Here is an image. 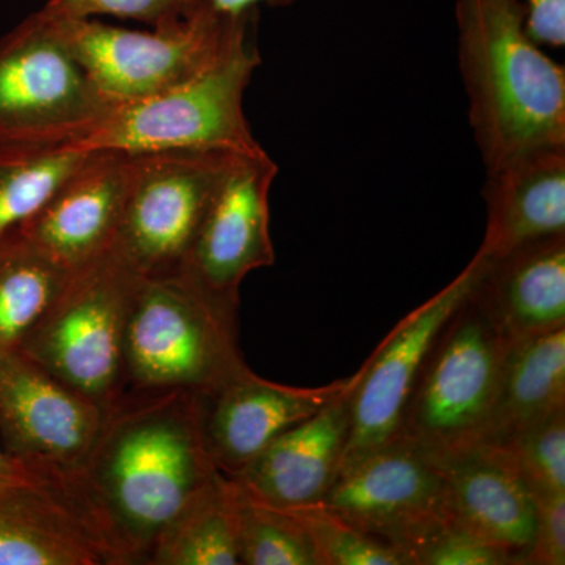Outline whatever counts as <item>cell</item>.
<instances>
[{
  "label": "cell",
  "instance_id": "6da1fadb",
  "mask_svg": "<svg viewBox=\"0 0 565 565\" xmlns=\"http://www.w3.org/2000/svg\"><path fill=\"white\" fill-rule=\"evenodd\" d=\"M222 473L196 394L122 393L68 486L120 565L148 564L156 542Z\"/></svg>",
  "mask_w": 565,
  "mask_h": 565
},
{
  "label": "cell",
  "instance_id": "7a4b0ae2",
  "mask_svg": "<svg viewBox=\"0 0 565 565\" xmlns=\"http://www.w3.org/2000/svg\"><path fill=\"white\" fill-rule=\"evenodd\" d=\"M457 58L486 172L565 147V68L526 31L519 0H456Z\"/></svg>",
  "mask_w": 565,
  "mask_h": 565
},
{
  "label": "cell",
  "instance_id": "3957f363",
  "mask_svg": "<svg viewBox=\"0 0 565 565\" xmlns=\"http://www.w3.org/2000/svg\"><path fill=\"white\" fill-rule=\"evenodd\" d=\"M237 308L184 270L139 277L125 330V393L203 396L247 367Z\"/></svg>",
  "mask_w": 565,
  "mask_h": 565
},
{
  "label": "cell",
  "instance_id": "277c9868",
  "mask_svg": "<svg viewBox=\"0 0 565 565\" xmlns=\"http://www.w3.org/2000/svg\"><path fill=\"white\" fill-rule=\"evenodd\" d=\"M51 18L96 88L117 106L170 90L225 61L256 39L259 11L223 13L207 3L192 17L151 31Z\"/></svg>",
  "mask_w": 565,
  "mask_h": 565
},
{
  "label": "cell",
  "instance_id": "5b68a950",
  "mask_svg": "<svg viewBox=\"0 0 565 565\" xmlns=\"http://www.w3.org/2000/svg\"><path fill=\"white\" fill-rule=\"evenodd\" d=\"M262 65L253 39L195 79L139 102L111 106L103 121L77 141L74 151L126 154L174 150L266 151L252 131L244 99Z\"/></svg>",
  "mask_w": 565,
  "mask_h": 565
},
{
  "label": "cell",
  "instance_id": "8992f818",
  "mask_svg": "<svg viewBox=\"0 0 565 565\" xmlns=\"http://www.w3.org/2000/svg\"><path fill=\"white\" fill-rule=\"evenodd\" d=\"M512 340L468 292L424 356L399 437L429 455L481 444Z\"/></svg>",
  "mask_w": 565,
  "mask_h": 565
},
{
  "label": "cell",
  "instance_id": "52a82bcc",
  "mask_svg": "<svg viewBox=\"0 0 565 565\" xmlns=\"http://www.w3.org/2000/svg\"><path fill=\"white\" fill-rule=\"evenodd\" d=\"M139 275L111 247L68 285L17 351L109 411L125 393V330Z\"/></svg>",
  "mask_w": 565,
  "mask_h": 565
},
{
  "label": "cell",
  "instance_id": "ba28073f",
  "mask_svg": "<svg viewBox=\"0 0 565 565\" xmlns=\"http://www.w3.org/2000/svg\"><path fill=\"white\" fill-rule=\"evenodd\" d=\"M110 109L43 10L0 36V143L71 150Z\"/></svg>",
  "mask_w": 565,
  "mask_h": 565
},
{
  "label": "cell",
  "instance_id": "9c48e42d",
  "mask_svg": "<svg viewBox=\"0 0 565 565\" xmlns=\"http://www.w3.org/2000/svg\"><path fill=\"white\" fill-rule=\"evenodd\" d=\"M234 154L174 150L131 156L128 192L111 247L139 277L181 273Z\"/></svg>",
  "mask_w": 565,
  "mask_h": 565
},
{
  "label": "cell",
  "instance_id": "30bf717a",
  "mask_svg": "<svg viewBox=\"0 0 565 565\" xmlns=\"http://www.w3.org/2000/svg\"><path fill=\"white\" fill-rule=\"evenodd\" d=\"M316 505L401 550L414 565L419 550L451 519L440 468L404 437L344 465Z\"/></svg>",
  "mask_w": 565,
  "mask_h": 565
},
{
  "label": "cell",
  "instance_id": "8fae6325",
  "mask_svg": "<svg viewBox=\"0 0 565 565\" xmlns=\"http://www.w3.org/2000/svg\"><path fill=\"white\" fill-rule=\"evenodd\" d=\"M106 415L24 353L0 352V444L35 473L68 484Z\"/></svg>",
  "mask_w": 565,
  "mask_h": 565
},
{
  "label": "cell",
  "instance_id": "7c38bea8",
  "mask_svg": "<svg viewBox=\"0 0 565 565\" xmlns=\"http://www.w3.org/2000/svg\"><path fill=\"white\" fill-rule=\"evenodd\" d=\"M482 264L484 256L476 252L462 273L405 316L356 371L349 393L351 429L341 468L399 437L405 405L424 356L449 316L473 289Z\"/></svg>",
  "mask_w": 565,
  "mask_h": 565
},
{
  "label": "cell",
  "instance_id": "4fadbf2b",
  "mask_svg": "<svg viewBox=\"0 0 565 565\" xmlns=\"http://www.w3.org/2000/svg\"><path fill=\"white\" fill-rule=\"evenodd\" d=\"M278 174L269 152L234 154L182 270L210 291L239 302L241 282L274 266L270 191Z\"/></svg>",
  "mask_w": 565,
  "mask_h": 565
},
{
  "label": "cell",
  "instance_id": "5bb4252c",
  "mask_svg": "<svg viewBox=\"0 0 565 565\" xmlns=\"http://www.w3.org/2000/svg\"><path fill=\"white\" fill-rule=\"evenodd\" d=\"M349 381L299 388L266 381L247 366L214 392L196 396L212 462L226 478H236L281 434L329 404Z\"/></svg>",
  "mask_w": 565,
  "mask_h": 565
},
{
  "label": "cell",
  "instance_id": "9a60e30c",
  "mask_svg": "<svg viewBox=\"0 0 565 565\" xmlns=\"http://www.w3.org/2000/svg\"><path fill=\"white\" fill-rule=\"evenodd\" d=\"M131 156L87 152L18 232L70 270L109 250L120 226Z\"/></svg>",
  "mask_w": 565,
  "mask_h": 565
},
{
  "label": "cell",
  "instance_id": "2e32d148",
  "mask_svg": "<svg viewBox=\"0 0 565 565\" xmlns=\"http://www.w3.org/2000/svg\"><path fill=\"white\" fill-rule=\"evenodd\" d=\"M430 456L444 475L449 516L504 550L512 565H525L537 505L511 452L475 444Z\"/></svg>",
  "mask_w": 565,
  "mask_h": 565
},
{
  "label": "cell",
  "instance_id": "e0dca14e",
  "mask_svg": "<svg viewBox=\"0 0 565 565\" xmlns=\"http://www.w3.org/2000/svg\"><path fill=\"white\" fill-rule=\"evenodd\" d=\"M353 384L355 374L321 411L281 434L233 478L241 492L282 511L321 503L343 462L351 429L349 393Z\"/></svg>",
  "mask_w": 565,
  "mask_h": 565
},
{
  "label": "cell",
  "instance_id": "ac0fdd59",
  "mask_svg": "<svg viewBox=\"0 0 565 565\" xmlns=\"http://www.w3.org/2000/svg\"><path fill=\"white\" fill-rule=\"evenodd\" d=\"M0 565H120L63 482L41 478L0 490Z\"/></svg>",
  "mask_w": 565,
  "mask_h": 565
},
{
  "label": "cell",
  "instance_id": "d6986e66",
  "mask_svg": "<svg viewBox=\"0 0 565 565\" xmlns=\"http://www.w3.org/2000/svg\"><path fill=\"white\" fill-rule=\"evenodd\" d=\"M482 199L484 258L565 236V147L525 152L486 172Z\"/></svg>",
  "mask_w": 565,
  "mask_h": 565
},
{
  "label": "cell",
  "instance_id": "ffe728a7",
  "mask_svg": "<svg viewBox=\"0 0 565 565\" xmlns=\"http://www.w3.org/2000/svg\"><path fill=\"white\" fill-rule=\"evenodd\" d=\"M471 294L509 340L565 327V236L484 258Z\"/></svg>",
  "mask_w": 565,
  "mask_h": 565
},
{
  "label": "cell",
  "instance_id": "44dd1931",
  "mask_svg": "<svg viewBox=\"0 0 565 565\" xmlns=\"http://www.w3.org/2000/svg\"><path fill=\"white\" fill-rule=\"evenodd\" d=\"M565 408V327L512 341L481 444L504 445Z\"/></svg>",
  "mask_w": 565,
  "mask_h": 565
},
{
  "label": "cell",
  "instance_id": "7402d4cb",
  "mask_svg": "<svg viewBox=\"0 0 565 565\" xmlns=\"http://www.w3.org/2000/svg\"><path fill=\"white\" fill-rule=\"evenodd\" d=\"M71 274L18 230L0 239V352L20 348L57 302Z\"/></svg>",
  "mask_w": 565,
  "mask_h": 565
},
{
  "label": "cell",
  "instance_id": "603a6c76",
  "mask_svg": "<svg viewBox=\"0 0 565 565\" xmlns=\"http://www.w3.org/2000/svg\"><path fill=\"white\" fill-rule=\"evenodd\" d=\"M150 565H241V490L222 475L163 531Z\"/></svg>",
  "mask_w": 565,
  "mask_h": 565
},
{
  "label": "cell",
  "instance_id": "cb8c5ba5",
  "mask_svg": "<svg viewBox=\"0 0 565 565\" xmlns=\"http://www.w3.org/2000/svg\"><path fill=\"white\" fill-rule=\"evenodd\" d=\"M85 156L66 148L0 143V239L31 221Z\"/></svg>",
  "mask_w": 565,
  "mask_h": 565
},
{
  "label": "cell",
  "instance_id": "d4e9b609",
  "mask_svg": "<svg viewBox=\"0 0 565 565\" xmlns=\"http://www.w3.org/2000/svg\"><path fill=\"white\" fill-rule=\"evenodd\" d=\"M241 565H321V559L296 512L270 508L241 492Z\"/></svg>",
  "mask_w": 565,
  "mask_h": 565
},
{
  "label": "cell",
  "instance_id": "484cf974",
  "mask_svg": "<svg viewBox=\"0 0 565 565\" xmlns=\"http://www.w3.org/2000/svg\"><path fill=\"white\" fill-rule=\"evenodd\" d=\"M504 446L535 497L565 493V408L520 430Z\"/></svg>",
  "mask_w": 565,
  "mask_h": 565
},
{
  "label": "cell",
  "instance_id": "4316f807",
  "mask_svg": "<svg viewBox=\"0 0 565 565\" xmlns=\"http://www.w3.org/2000/svg\"><path fill=\"white\" fill-rule=\"evenodd\" d=\"M294 512L313 537L321 565H414L401 550L375 541L319 505Z\"/></svg>",
  "mask_w": 565,
  "mask_h": 565
},
{
  "label": "cell",
  "instance_id": "83f0119b",
  "mask_svg": "<svg viewBox=\"0 0 565 565\" xmlns=\"http://www.w3.org/2000/svg\"><path fill=\"white\" fill-rule=\"evenodd\" d=\"M207 3V0H46L41 10L68 20L111 17L159 28L192 17Z\"/></svg>",
  "mask_w": 565,
  "mask_h": 565
},
{
  "label": "cell",
  "instance_id": "f1b7e54d",
  "mask_svg": "<svg viewBox=\"0 0 565 565\" xmlns=\"http://www.w3.org/2000/svg\"><path fill=\"white\" fill-rule=\"evenodd\" d=\"M416 565H512L500 546L449 519L416 555Z\"/></svg>",
  "mask_w": 565,
  "mask_h": 565
},
{
  "label": "cell",
  "instance_id": "f546056e",
  "mask_svg": "<svg viewBox=\"0 0 565 565\" xmlns=\"http://www.w3.org/2000/svg\"><path fill=\"white\" fill-rule=\"evenodd\" d=\"M537 526L525 565L565 564V493L535 497Z\"/></svg>",
  "mask_w": 565,
  "mask_h": 565
},
{
  "label": "cell",
  "instance_id": "4dcf8cb0",
  "mask_svg": "<svg viewBox=\"0 0 565 565\" xmlns=\"http://www.w3.org/2000/svg\"><path fill=\"white\" fill-rule=\"evenodd\" d=\"M525 10L526 31L541 46L565 44V0H519Z\"/></svg>",
  "mask_w": 565,
  "mask_h": 565
},
{
  "label": "cell",
  "instance_id": "1f68e13d",
  "mask_svg": "<svg viewBox=\"0 0 565 565\" xmlns=\"http://www.w3.org/2000/svg\"><path fill=\"white\" fill-rule=\"evenodd\" d=\"M41 478H44V476L35 473L31 468L21 463L20 460L11 457L9 452L3 449L2 444H0V490L11 486L22 484V482L36 481V479Z\"/></svg>",
  "mask_w": 565,
  "mask_h": 565
},
{
  "label": "cell",
  "instance_id": "d6a6232c",
  "mask_svg": "<svg viewBox=\"0 0 565 565\" xmlns=\"http://www.w3.org/2000/svg\"><path fill=\"white\" fill-rule=\"evenodd\" d=\"M215 10L223 13L245 14L262 9H289L299 0H207Z\"/></svg>",
  "mask_w": 565,
  "mask_h": 565
}]
</instances>
